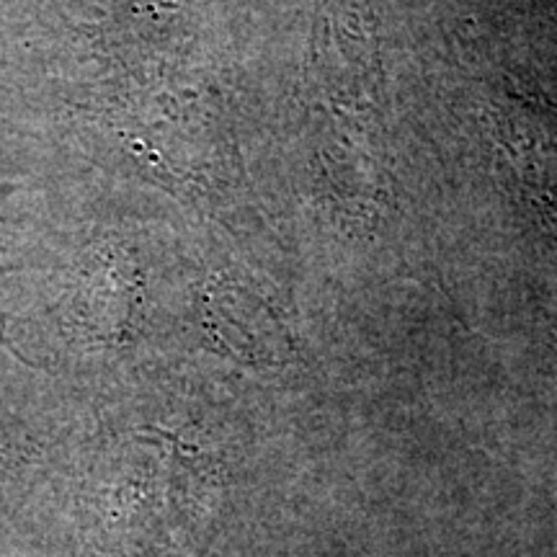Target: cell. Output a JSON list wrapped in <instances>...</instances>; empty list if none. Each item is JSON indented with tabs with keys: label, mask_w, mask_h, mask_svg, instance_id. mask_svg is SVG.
Listing matches in <instances>:
<instances>
[{
	"label": "cell",
	"mask_w": 557,
	"mask_h": 557,
	"mask_svg": "<svg viewBox=\"0 0 557 557\" xmlns=\"http://www.w3.org/2000/svg\"><path fill=\"white\" fill-rule=\"evenodd\" d=\"M308 116L331 189L351 214L377 218L389 186L385 81L377 34L357 5L323 16L310 60Z\"/></svg>",
	"instance_id": "6da1fadb"
},
{
	"label": "cell",
	"mask_w": 557,
	"mask_h": 557,
	"mask_svg": "<svg viewBox=\"0 0 557 557\" xmlns=\"http://www.w3.org/2000/svg\"><path fill=\"white\" fill-rule=\"evenodd\" d=\"M94 9H101V18L111 21H132L139 16H152L158 3L163 0H88Z\"/></svg>",
	"instance_id": "7a4b0ae2"
}]
</instances>
